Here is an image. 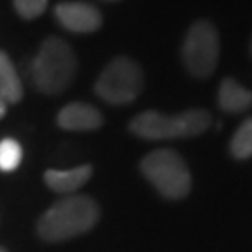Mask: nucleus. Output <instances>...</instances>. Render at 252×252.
<instances>
[{
    "mask_svg": "<svg viewBox=\"0 0 252 252\" xmlns=\"http://www.w3.org/2000/svg\"><path fill=\"white\" fill-rule=\"evenodd\" d=\"M23 159L21 144L13 138H4L0 142V170L11 172L15 170Z\"/></svg>",
    "mask_w": 252,
    "mask_h": 252,
    "instance_id": "13",
    "label": "nucleus"
},
{
    "mask_svg": "<svg viewBox=\"0 0 252 252\" xmlns=\"http://www.w3.org/2000/svg\"><path fill=\"white\" fill-rule=\"evenodd\" d=\"M23 97V84L19 79L15 65L4 51H0V99L6 105L19 103Z\"/></svg>",
    "mask_w": 252,
    "mask_h": 252,
    "instance_id": "11",
    "label": "nucleus"
},
{
    "mask_svg": "<svg viewBox=\"0 0 252 252\" xmlns=\"http://www.w3.org/2000/svg\"><path fill=\"white\" fill-rule=\"evenodd\" d=\"M142 86L144 75L140 65L127 56H118L99 75L95 94L110 105H127L138 97Z\"/></svg>",
    "mask_w": 252,
    "mask_h": 252,
    "instance_id": "5",
    "label": "nucleus"
},
{
    "mask_svg": "<svg viewBox=\"0 0 252 252\" xmlns=\"http://www.w3.org/2000/svg\"><path fill=\"white\" fill-rule=\"evenodd\" d=\"M140 170L157 192L168 200H181L190 190V172L185 161L172 150H155L148 153Z\"/></svg>",
    "mask_w": 252,
    "mask_h": 252,
    "instance_id": "4",
    "label": "nucleus"
},
{
    "mask_svg": "<svg viewBox=\"0 0 252 252\" xmlns=\"http://www.w3.org/2000/svg\"><path fill=\"white\" fill-rule=\"evenodd\" d=\"M49 0H13V6L23 19H36L47 9Z\"/></svg>",
    "mask_w": 252,
    "mask_h": 252,
    "instance_id": "14",
    "label": "nucleus"
},
{
    "mask_svg": "<svg viewBox=\"0 0 252 252\" xmlns=\"http://www.w3.org/2000/svg\"><path fill=\"white\" fill-rule=\"evenodd\" d=\"M92 166H77L71 170H49L45 172V183L58 194H71L79 190L90 180Z\"/></svg>",
    "mask_w": 252,
    "mask_h": 252,
    "instance_id": "10",
    "label": "nucleus"
},
{
    "mask_svg": "<svg viewBox=\"0 0 252 252\" xmlns=\"http://www.w3.org/2000/svg\"><path fill=\"white\" fill-rule=\"evenodd\" d=\"M58 126L65 131H95L103 126V116L86 103H69L58 112Z\"/></svg>",
    "mask_w": 252,
    "mask_h": 252,
    "instance_id": "8",
    "label": "nucleus"
},
{
    "mask_svg": "<svg viewBox=\"0 0 252 252\" xmlns=\"http://www.w3.org/2000/svg\"><path fill=\"white\" fill-rule=\"evenodd\" d=\"M211 124V116L202 108L185 110L176 116H164L157 110H146L133 118L129 129L144 140H172L198 136Z\"/></svg>",
    "mask_w": 252,
    "mask_h": 252,
    "instance_id": "3",
    "label": "nucleus"
},
{
    "mask_svg": "<svg viewBox=\"0 0 252 252\" xmlns=\"http://www.w3.org/2000/svg\"><path fill=\"white\" fill-rule=\"evenodd\" d=\"M54 17L69 32L92 34L101 27V11L92 4L84 2H62L54 8Z\"/></svg>",
    "mask_w": 252,
    "mask_h": 252,
    "instance_id": "7",
    "label": "nucleus"
},
{
    "mask_svg": "<svg viewBox=\"0 0 252 252\" xmlns=\"http://www.w3.org/2000/svg\"><path fill=\"white\" fill-rule=\"evenodd\" d=\"M4 114H6V103L0 99V118H4Z\"/></svg>",
    "mask_w": 252,
    "mask_h": 252,
    "instance_id": "15",
    "label": "nucleus"
},
{
    "mask_svg": "<svg viewBox=\"0 0 252 252\" xmlns=\"http://www.w3.org/2000/svg\"><path fill=\"white\" fill-rule=\"evenodd\" d=\"M219 107L230 114H239L252 107V92L247 90L234 79H224L217 94Z\"/></svg>",
    "mask_w": 252,
    "mask_h": 252,
    "instance_id": "9",
    "label": "nucleus"
},
{
    "mask_svg": "<svg viewBox=\"0 0 252 252\" xmlns=\"http://www.w3.org/2000/svg\"><path fill=\"white\" fill-rule=\"evenodd\" d=\"M183 63L192 77L206 79L219 62V34L207 21H198L189 28L183 41Z\"/></svg>",
    "mask_w": 252,
    "mask_h": 252,
    "instance_id": "6",
    "label": "nucleus"
},
{
    "mask_svg": "<svg viewBox=\"0 0 252 252\" xmlns=\"http://www.w3.org/2000/svg\"><path fill=\"white\" fill-rule=\"evenodd\" d=\"M110 2H114V0H110Z\"/></svg>",
    "mask_w": 252,
    "mask_h": 252,
    "instance_id": "18",
    "label": "nucleus"
},
{
    "mask_svg": "<svg viewBox=\"0 0 252 252\" xmlns=\"http://www.w3.org/2000/svg\"><path fill=\"white\" fill-rule=\"evenodd\" d=\"M99 220V206L90 196H67L56 202L41 215L37 234L45 241L56 243L86 234Z\"/></svg>",
    "mask_w": 252,
    "mask_h": 252,
    "instance_id": "1",
    "label": "nucleus"
},
{
    "mask_svg": "<svg viewBox=\"0 0 252 252\" xmlns=\"http://www.w3.org/2000/svg\"><path fill=\"white\" fill-rule=\"evenodd\" d=\"M230 152L235 159L245 161L252 157V118H247L232 136Z\"/></svg>",
    "mask_w": 252,
    "mask_h": 252,
    "instance_id": "12",
    "label": "nucleus"
},
{
    "mask_svg": "<svg viewBox=\"0 0 252 252\" xmlns=\"http://www.w3.org/2000/svg\"><path fill=\"white\" fill-rule=\"evenodd\" d=\"M0 252H6V251H4V249H2V247H0Z\"/></svg>",
    "mask_w": 252,
    "mask_h": 252,
    "instance_id": "16",
    "label": "nucleus"
},
{
    "mask_svg": "<svg viewBox=\"0 0 252 252\" xmlns=\"http://www.w3.org/2000/svg\"><path fill=\"white\" fill-rule=\"evenodd\" d=\"M75 73L77 58L69 43L58 37L45 39L32 62V81L37 90L47 95L62 94L73 82Z\"/></svg>",
    "mask_w": 252,
    "mask_h": 252,
    "instance_id": "2",
    "label": "nucleus"
},
{
    "mask_svg": "<svg viewBox=\"0 0 252 252\" xmlns=\"http://www.w3.org/2000/svg\"><path fill=\"white\" fill-rule=\"evenodd\" d=\"M251 51H252V45H251Z\"/></svg>",
    "mask_w": 252,
    "mask_h": 252,
    "instance_id": "17",
    "label": "nucleus"
}]
</instances>
